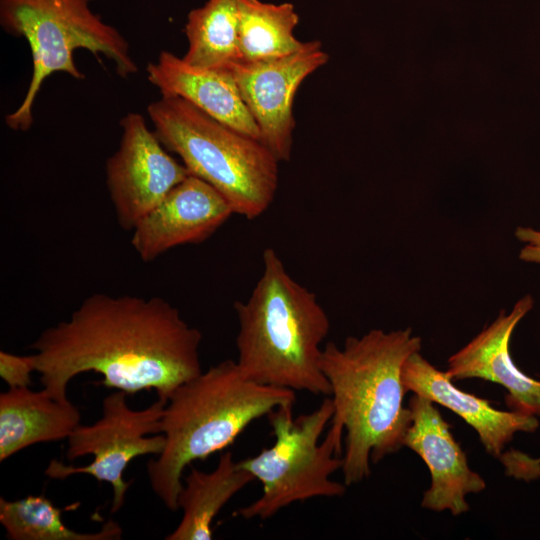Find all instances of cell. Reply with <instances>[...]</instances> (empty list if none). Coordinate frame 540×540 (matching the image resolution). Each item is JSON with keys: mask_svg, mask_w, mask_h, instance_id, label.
I'll return each mask as SVG.
<instances>
[{"mask_svg": "<svg viewBox=\"0 0 540 540\" xmlns=\"http://www.w3.org/2000/svg\"><path fill=\"white\" fill-rule=\"evenodd\" d=\"M201 341V332L163 298L94 293L29 348L43 388L59 401H68L69 382L89 371L101 374L105 387L127 394L154 389L168 400L203 372Z\"/></svg>", "mask_w": 540, "mask_h": 540, "instance_id": "cell-1", "label": "cell"}, {"mask_svg": "<svg viewBox=\"0 0 540 540\" xmlns=\"http://www.w3.org/2000/svg\"><path fill=\"white\" fill-rule=\"evenodd\" d=\"M421 350V338L411 328L372 329L347 337L343 347H323L320 367L330 385L332 424L342 426L344 483L357 484L377 464L403 447L411 411L403 405L402 382L406 359Z\"/></svg>", "mask_w": 540, "mask_h": 540, "instance_id": "cell-2", "label": "cell"}, {"mask_svg": "<svg viewBox=\"0 0 540 540\" xmlns=\"http://www.w3.org/2000/svg\"><path fill=\"white\" fill-rule=\"evenodd\" d=\"M251 295L236 301V338L242 372L274 387L330 396L320 359L330 322L315 293L295 281L272 248Z\"/></svg>", "mask_w": 540, "mask_h": 540, "instance_id": "cell-3", "label": "cell"}, {"mask_svg": "<svg viewBox=\"0 0 540 540\" xmlns=\"http://www.w3.org/2000/svg\"><path fill=\"white\" fill-rule=\"evenodd\" d=\"M295 391L259 384L226 359L181 384L162 418L163 451L147 463L153 492L172 512L178 508L185 468L230 446L255 420L284 405Z\"/></svg>", "mask_w": 540, "mask_h": 540, "instance_id": "cell-4", "label": "cell"}, {"mask_svg": "<svg viewBox=\"0 0 540 540\" xmlns=\"http://www.w3.org/2000/svg\"><path fill=\"white\" fill-rule=\"evenodd\" d=\"M153 131L190 175L215 188L233 212L262 215L274 200L279 160L258 139L207 115L188 101L162 96L147 107Z\"/></svg>", "mask_w": 540, "mask_h": 540, "instance_id": "cell-5", "label": "cell"}, {"mask_svg": "<svg viewBox=\"0 0 540 540\" xmlns=\"http://www.w3.org/2000/svg\"><path fill=\"white\" fill-rule=\"evenodd\" d=\"M94 0H0V24L14 37L24 38L32 56V74L21 104L6 115V125L20 132L33 124V106L44 81L55 72L74 79L85 75L74 61L76 49H86L111 61L117 75L138 71L126 38L95 14Z\"/></svg>", "mask_w": 540, "mask_h": 540, "instance_id": "cell-6", "label": "cell"}, {"mask_svg": "<svg viewBox=\"0 0 540 540\" xmlns=\"http://www.w3.org/2000/svg\"><path fill=\"white\" fill-rule=\"evenodd\" d=\"M330 397L314 411L293 417V405H284L268 415L274 443L257 455L238 461L262 486L259 498L234 515L246 520H266L289 505L316 497H342L347 485L331 476L342 468L344 428L331 423Z\"/></svg>", "mask_w": 540, "mask_h": 540, "instance_id": "cell-7", "label": "cell"}, {"mask_svg": "<svg viewBox=\"0 0 540 540\" xmlns=\"http://www.w3.org/2000/svg\"><path fill=\"white\" fill-rule=\"evenodd\" d=\"M127 393L117 390L102 401V416L91 425H78L67 438L69 460L92 455L84 467L65 465L53 459L45 470L51 479L64 480L75 474H88L113 488L111 512L116 513L125 502L131 482L123 479L128 464L143 455H159L165 446L162 418L167 400L158 397L142 410L130 408Z\"/></svg>", "mask_w": 540, "mask_h": 540, "instance_id": "cell-8", "label": "cell"}, {"mask_svg": "<svg viewBox=\"0 0 540 540\" xmlns=\"http://www.w3.org/2000/svg\"><path fill=\"white\" fill-rule=\"evenodd\" d=\"M120 127L119 148L105 165L106 185L118 224L132 231L189 172L168 154L143 115L126 114Z\"/></svg>", "mask_w": 540, "mask_h": 540, "instance_id": "cell-9", "label": "cell"}, {"mask_svg": "<svg viewBox=\"0 0 540 540\" xmlns=\"http://www.w3.org/2000/svg\"><path fill=\"white\" fill-rule=\"evenodd\" d=\"M328 59L321 42L313 40L289 55L264 61H240L230 69L258 127L260 141L279 162L291 158L297 90Z\"/></svg>", "mask_w": 540, "mask_h": 540, "instance_id": "cell-10", "label": "cell"}, {"mask_svg": "<svg viewBox=\"0 0 540 540\" xmlns=\"http://www.w3.org/2000/svg\"><path fill=\"white\" fill-rule=\"evenodd\" d=\"M408 407L411 423L403 446L420 456L431 476L421 506L435 512L448 510L454 516L466 513L469 510L466 496L485 490L484 479L469 467L466 454L435 403L414 394Z\"/></svg>", "mask_w": 540, "mask_h": 540, "instance_id": "cell-11", "label": "cell"}, {"mask_svg": "<svg viewBox=\"0 0 540 540\" xmlns=\"http://www.w3.org/2000/svg\"><path fill=\"white\" fill-rule=\"evenodd\" d=\"M232 214L215 188L189 174L135 225L131 245L142 261L151 262L174 247L205 241Z\"/></svg>", "mask_w": 540, "mask_h": 540, "instance_id": "cell-12", "label": "cell"}, {"mask_svg": "<svg viewBox=\"0 0 540 540\" xmlns=\"http://www.w3.org/2000/svg\"><path fill=\"white\" fill-rule=\"evenodd\" d=\"M530 294L520 298L512 310H501L497 318L447 361L451 380L479 378L503 386L506 403L514 411L540 417V380L523 373L514 363L509 344L512 334L533 308Z\"/></svg>", "mask_w": 540, "mask_h": 540, "instance_id": "cell-13", "label": "cell"}, {"mask_svg": "<svg viewBox=\"0 0 540 540\" xmlns=\"http://www.w3.org/2000/svg\"><path fill=\"white\" fill-rule=\"evenodd\" d=\"M402 382L407 392L425 397L460 416L476 431L485 450L496 458H501L505 446L517 432L533 433L539 427L536 416L498 410L488 400L459 389L445 371L437 369L420 351L404 362Z\"/></svg>", "mask_w": 540, "mask_h": 540, "instance_id": "cell-14", "label": "cell"}, {"mask_svg": "<svg viewBox=\"0 0 540 540\" xmlns=\"http://www.w3.org/2000/svg\"><path fill=\"white\" fill-rule=\"evenodd\" d=\"M146 72L162 96L182 98L219 122L260 140L230 70L193 66L172 52L162 51L156 62L147 65Z\"/></svg>", "mask_w": 540, "mask_h": 540, "instance_id": "cell-15", "label": "cell"}, {"mask_svg": "<svg viewBox=\"0 0 540 540\" xmlns=\"http://www.w3.org/2000/svg\"><path fill=\"white\" fill-rule=\"evenodd\" d=\"M80 419L75 405L44 388H9L0 394V461L36 443L67 439Z\"/></svg>", "mask_w": 540, "mask_h": 540, "instance_id": "cell-16", "label": "cell"}, {"mask_svg": "<svg viewBox=\"0 0 540 540\" xmlns=\"http://www.w3.org/2000/svg\"><path fill=\"white\" fill-rule=\"evenodd\" d=\"M253 480L254 477L234 460L231 451L222 453L217 466L210 472L191 466L177 500L178 508L183 512L181 521L165 539L211 540L216 515Z\"/></svg>", "mask_w": 540, "mask_h": 540, "instance_id": "cell-17", "label": "cell"}, {"mask_svg": "<svg viewBox=\"0 0 540 540\" xmlns=\"http://www.w3.org/2000/svg\"><path fill=\"white\" fill-rule=\"evenodd\" d=\"M240 0H208L188 13L185 34L187 63L209 69L230 70L242 61L239 33Z\"/></svg>", "mask_w": 540, "mask_h": 540, "instance_id": "cell-18", "label": "cell"}, {"mask_svg": "<svg viewBox=\"0 0 540 540\" xmlns=\"http://www.w3.org/2000/svg\"><path fill=\"white\" fill-rule=\"evenodd\" d=\"M299 16L291 3L240 0L238 42L242 61L283 57L301 49L294 30Z\"/></svg>", "mask_w": 540, "mask_h": 540, "instance_id": "cell-19", "label": "cell"}, {"mask_svg": "<svg viewBox=\"0 0 540 540\" xmlns=\"http://www.w3.org/2000/svg\"><path fill=\"white\" fill-rule=\"evenodd\" d=\"M62 510L45 496L28 495L9 501L0 498V523L11 540H112L120 539L122 529L108 520L97 532H78L67 527Z\"/></svg>", "mask_w": 540, "mask_h": 540, "instance_id": "cell-20", "label": "cell"}, {"mask_svg": "<svg viewBox=\"0 0 540 540\" xmlns=\"http://www.w3.org/2000/svg\"><path fill=\"white\" fill-rule=\"evenodd\" d=\"M34 371L33 354L22 356L0 351V377L9 388L29 387Z\"/></svg>", "mask_w": 540, "mask_h": 540, "instance_id": "cell-21", "label": "cell"}, {"mask_svg": "<svg viewBox=\"0 0 540 540\" xmlns=\"http://www.w3.org/2000/svg\"><path fill=\"white\" fill-rule=\"evenodd\" d=\"M515 237L524 245L519 252V259L540 264V229L531 227H517Z\"/></svg>", "mask_w": 540, "mask_h": 540, "instance_id": "cell-22", "label": "cell"}, {"mask_svg": "<svg viewBox=\"0 0 540 540\" xmlns=\"http://www.w3.org/2000/svg\"><path fill=\"white\" fill-rule=\"evenodd\" d=\"M525 461L528 465V468L530 470V467H533V469L536 471V473L540 474V472L537 471V468L534 467V466H538L540 464V458L539 459H532V458H529L525 455Z\"/></svg>", "mask_w": 540, "mask_h": 540, "instance_id": "cell-23", "label": "cell"}]
</instances>
